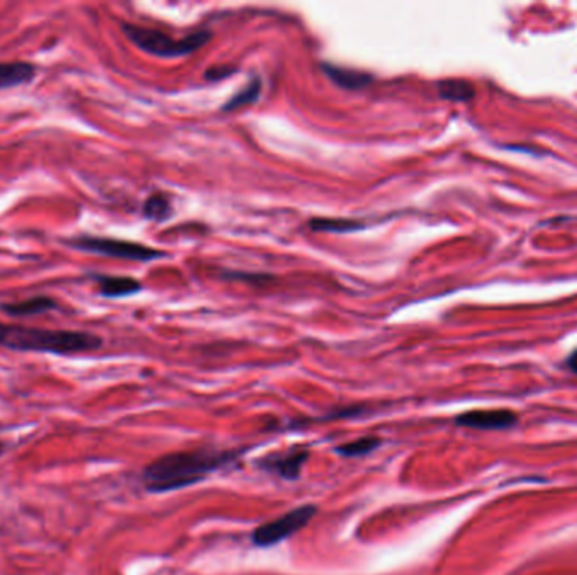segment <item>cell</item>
I'll list each match as a JSON object with an SVG mask.
<instances>
[{
  "mask_svg": "<svg viewBox=\"0 0 577 575\" xmlns=\"http://www.w3.org/2000/svg\"><path fill=\"white\" fill-rule=\"evenodd\" d=\"M101 344L100 336L93 332L45 329L0 322V346L12 351L71 356L97 351Z\"/></svg>",
  "mask_w": 577,
  "mask_h": 575,
  "instance_id": "obj_2",
  "label": "cell"
},
{
  "mask_svg": "<svg viewBox=\"0 0 577 575\" xmlns=\"http://www.w3.org/2000/svg\"><path fill=\"white\" fill-rule=\"evenodd\" d=\"M321 69L322 73L330 78L336 87L350 89V91L367 89L368 85L373 81V77L367 71L338 67L333 63H322Z\"/></svg>",
  "mask_w": 577,
  "mask_h": 575,
  "instance_id": "obj_8",
  "label": "cell"
},
{
  "mask_svg": "<svg viewBox=\"0 0 577 575\" xmlns=\"http://www.w3.org/2000/svg\"><path fill=\"white\" fill-rule=\"evenodd\" d=\"M312 232L326 233H353L363 230L367 225L358 220H348V218H314L308 223Z\"/></svg>",
  "mask_w": 577,
  "mask_h": 575,
  "instance_id": "obj_13",
  "label": "cell"
},
{
  "mask_svg": "<svg viewBox=\"0 0 577 575\" xmlns=\"http://www.w3.org/2000/svg\"><path fill=\"white\" fill-rule=\"evenodd\" d=\"M145 218L147 220H154V222H164L169 218V214L173 213V206L167 200L164 194L156 193L152 196H149L144 203V208H142Z\"/></svg>",
  "mask_w": 577,
  "mask_h": 575,
  "instance_id": "obj_16",
  "label": "cell"
},
{
  "mask_svg": "<svg viewBox=\"0 0 577 575\" xmlns=\"http://www.w3.org/2000/svg\"><path fill=\"white\" fill-rule=\"evenodd\" d=\"M260 91H262V81L258 78H254L252 81H248L245 85L244 89H238L234 97L223 105V111L238 110L242 107H248V105L256 103L260 97Z\"/></svg>",
  "mask_w": 577,
  "mask_h": 575,
  "instance_id": "obj_14",
  "label": "cell"
},
{
  "mask_svg": "<svg viewBox=\"0 0 577 575\" xmlns=\"http://www.w3.org/2000/svg\"><path fill=\"white\" fill-rule=\"evenodd\" d=\"M245 449H194L164 454L145 465L142 483L151 493H169L201 483L222 467L234 465Z\"/></svg>",
  "mask_w": 577,
  "mask_h": 575,
  "instance_id": "obj_1",
  "label": "cell"
},
{
  "mask_svg": "<svg viewBox=\"0 0 577 575\" xmlns=\"http://www.w3.org/2000/svg\"><path fill=\"white\" fill-rule=\"evenodd\" d=\"M37 75V68L27 61L0 63V89H16L31 83Z\"/></svg>",
  "mask_w": 577,
  "mask_h": 575,
  "instance_id": "obj_10",
  "label": "cell"
},
{
  "mask_svg": "<svg viewBox=\"0 0 577 575\" xmlns=\"http://www.w3.org/2000/svg\"><path fill=\"white\" fill-rule=\"evenodd\" d=\"M455 422L459 427L477 431H509L519 423V415L509 409L469 410Z\"/></svg>",
  "mask_w": 577,
  "mask_h": 575,
  "instance_id": "obj_6",
  "label": "cell"
},
{
  "mask_svg": "<svg viewBox=\"0 0 577 575\" xmlns=\"http://www.w3.org/2000/svg\"><path fill=\"white\" fill-rule=\"evenodd\" d=\"M65 245L85 254L101 255V256H110V258L132 260V262H152L166 255L161 250L135 244V242H125V240L105 238V236H91V235H79V236L68 238L65 240Z\"/></svg>",
  "mask_w": 577,
  "mask_h": 575,
  "instance_id": "obj_4",
  "label": "cell"
},
{
  "mask_svg": "<svg viewBox=\"0 0 577 575\" xmlns=\"http://www.w3.org/2000/svg\"><path fill=\"white\" fill-rule=\"evenodd\" d=\"M380 445H382V439L378 437H362L351 443L341 444L334 451L343 457H362L377 451Z\"/></svg>",
  "mask_w": 577,
  "mask_h": 575,
  "instance_id": "obj_15",
  "label": "cell"
},
{
  "mask_svg": "<svg viewBox=\"0 0 577 575\" xmlns=\"http://www.w3.org/2000/svg\"><path fill=\"white\" fill-rule=\"evenodd\" d=\"M97 282V288L103 298L117 299L133 296L142 290V284L132 277L119 276H91Z\"/></svg>",
  "mask_w": 577,
  "mask_h": 575,
  "instance_id": "obj_9",
  "label": "cell"
},
{
  "mask_svg": "<svg viewBox=\"0 0 577 575\" xmlns=\"http://www.w3.org/2000/svg\"><path fill=\"white\" fill-rule=\"evenodd\" d=\"M226 278H247V280H252V278H257V280H266V277L264 276H244V274H226Z\"/></svg>",
  "mask_w": 577,
  "mask_h": 575,
  "instance_id": "obj_19",
  "label": "cell"
},
{
  "mask_svg": "<svg viewBox=\"0 0 577 575\" xmlns=\"http://www.w3.org/2000/svg\"><path fill=\"white\" fill-rule=\"evenodd\" d=\"M308 459H309L308 449H296V451H286V453L268 454L266 457L258 459L257 465L270 475L292 481L299 477L300 471L308 463Z\"/></svg>",
  "mask_w": 577,
  "mask_h": 575,
  "instance_id": "obj_7",
  "label": "cell"
},
{
  "mask_svg": "<svg viewBox=\"0 0 577 575\" xmlns=\"http://www.w3.org/2000/svg\"><path fill=\"white\" fill-rule=\"evenodd\" d=\"M316 513H318V508L314 505H304L299 508L290 509L286 515L256 528L252 533V542L262 549L284 542L294 533L302 530Z\"/></svg>",
  "mask_w": 577,
  "mask_h": 575,
  "instance_id": "obj_5",
  "label": "cell"
},
{
  "mask_svg": "<svg viewBox=\"0 0 577 575\" xmlns=\"http://www.w3.org/2000/svg\"><path fill=\"white\" fill-rule=\"evenodd\" d=\"M566 366L572 373H576L577 375V350H574L572 353L567 356Z\"/></svg>",
  "mask_w": 577,
  "mask_h": 575,
  "instance_id": "obj_18",
  "label": "cell"
},
{
  "mask_svg": "<svg viewBox=\"0 0 577 575\" xmlns=\"http://www.w3.org/2000/svg\"><path fill=\"white\" fill-rule=\"evenodd\" d=\"M235 71H236V69L232 67L211 68L210 71H206V79H210V81H218V79H222V78L234 75Z\"/></svg>",
  "mask_w": 577,
  "mask_h": 575,
  "instance_id": "obj_17",
  "label": "cell"
},
{
  "mask_svg": "<svg viewBox=\"0 0 577 575\" xmlns=\"http://www.w3.org/2000/svg\"><path fill=\"white\" fill-rule=\"evenodd\" d=\"M439 97L451 101H471L477 95L475 87L467 79H443L437 83Z\"/></svg>",
  "mask_w": 577,
  "mask_h": 575,
  "instance_id": "obj_12",
  "label": "cell"
},
{
  "mask_svg": "<svg viewBox=\"0 0 577 575\" xmlns=\"http://www.w3.org/2000/svg\"><path fill=\"white\" fill-rule=\"evenodd\" d=\"M56 308H58L56 300L51 299V298H46V296H37V298H31V299L0 304V310L5 312L7 316H12V318L39 316V314H46V312L56 309Z\"/></svg>",
  "mask_w": 577,
  "mask_h": 575,
  "instance_id": "obj_11",
  "label": "cell"
},
{
  "mask_svg": "<svg viewBox=\"0 0 577 575\" xmlns=\"http://www.w3.org/2000/svg\"><path fill=\"white\" fill-rule=\"evenodd\" d=\"M122 33L139 49L159 58H181V56L191 55L201 49L203 46L208 45L213 36L210 31H196L181 39H174L173 36H169L161 29L129 23L122 24Z\"/></svg>",
  "mask_w": 577,
  "mask_h": 575,
  "instance_id": "obj_3",
  "label": "cell"
}]
</instances>
